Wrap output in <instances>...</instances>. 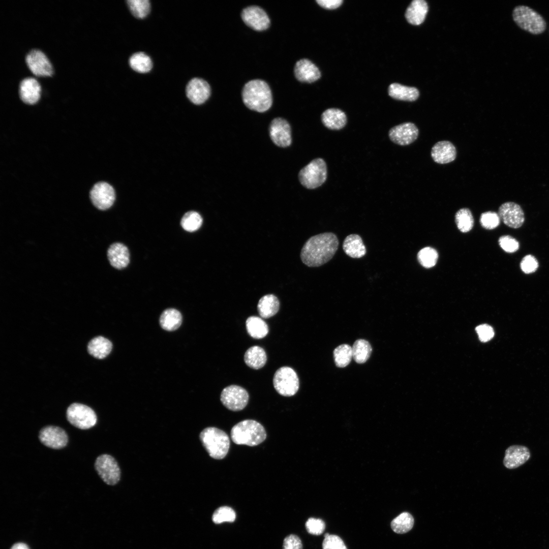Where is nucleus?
Masks as SVG:
<instances>
[{"mask_svg": "<svg viewBox=\"0 0 549 549\" xmlns=\"http://www.w3.org/2000/svg\"><path fill=\"white\" fill-rule=\"evenodd\" d=\"M339 245L338 238L332 232H324L312 236L301 249V260L309 267L323 265L333 258Z\"/></svg>", "mask_w": 549, "mask_h": 549, "instance_id": "nucleus-1", "label": "nucleus"}, {"mask_svg": "<svg viewBox=\"0 0 549 549\" xmlns=\"http://www.w3.org/2000/svg\"><path fill=\"white\" fill-rule=\"evenodd\" d=\"M242 99L248 108L259 112L267 111L272 103L270 88L261 79H254L247 82L242 88Z\"/></svg>", "mask_w": 549, "mask_h": 549, "instance_id": "nucleus-2", "label": "nucleus"}, {"mask_svg": "<svg viewBox=\"0 0 549 549\" xmlns=\"http://www.w3.org/2000/svg\"><path fill=\"white\" fill-rule=\"evenodd\" d=\"M231 438L236 444L255 446L265 440L266 433L259 422L247 419L239 422L232 427Z\"/></svg>", "mask_w": 549, "mask_h": 549, "instance_id": "nucleus-3", "label": "nucleus"}, {"mask_svg": "<svg viewBox=\"0 0 549 549\" xmlns=\"http://www.w3.org/2000/svg\"><path fill=\"white\" fill-rule=\"evenodd\" d=\"M199 438L203 446L212 458L221 460L228 453L230 440L224 431L215 427H207L201 431Z\"/></svg>", "mask_w": 549, "mask_h": 549, "instance_id": "nucleus-4", "label": "nucleus"}, {"mask_svg": "<svg viewBox=\"0 0 549 549\" xmlns=\"http://www.w3.org/2000/svg\"><path fill=\"white\" fill-rule=\"evenodd\" d=\"M513 20L522 29L534 35L543 33L546 23L537 12L526 6L516 7L512 13Z\"/></svg>", "mask_w": 549, "mask_h": 549, "instance_id": "nucleus-5", "label": "nucleus"}, {"mask_svg": "<svg viewBox=\"0 0 549 549\" xmlns=\"http://www.w3.org/2000/svg\"><path fill=\"white\" fill-rule=\"evenodd\" d=\"M327 166L324 160L316 158L304 167L299 172L300 184L309 189L321 186L327 178Z\"/></svg>", "mask_w": 549, "mask_h": 549, "instance_id": "nucleus-6", "label": "nucleus"}, {"mask_svg": "<svg viewBox=\"0 0 549 549\" xmlns=\"http://www.w3.org/2000/svg\"><path fill=\"white\" fill-rule=\"evenodd\" d=\"M68 421L75 427L87 430L97 423V417L95 411L89 407L80 403H73L67 409Z\"/></svg>", "mask_w": 549, "mask_h": 549, "instance_id": "nucleus-7", "label": "nucleus"}, {"mask_svg": "<svg viewBox=\"0 0 549 549\" xmlns=\"http://www.w3.org/2000/svg\"><path fill=\"white\" fill-rule=\"evenodd\" d=\"M273 384L280 394L291 396L298 391L299 383L297 374L293 369L289 367H282L275 372Z\"/></svg>", "mask_w": 549, "mask_h": 549, "instance_id": "nucleus-8", "label": "nucleus"}, {"mask_svg": "<svg viewBox=\"0 0 549 549\" xmlns=\"http://www.w3.org/2000/svg\"><path fill=\"white\" fill-rule=\"evenodd\" d=\"M95 468L102 480L108 485H115L120 478L119 466L111 455L103 454L99 455L95 462Z\"/></svg>", "mask_w": 549, "mask_h": 549, "instance_id": "nucleus-9", "label": "nucleus"}, {"mask_svg": "<svg viewBox=\"0 0 549 549\" xmlns=\"http://www.w3.org/2000/svg\"><path fill=\"white\" fill-rule=\"evenodd\" d=\"M220 400L223 405L228 409L238 411L242 410L247 406L249 401V394L243 387L232 385L222 390Z\"/></svg>", "mask_w": 549, "mask_h": 549, "instance_id": "nucleus-10", "label": "nucleus"}, {"mask_svg": "<svg viewBox=\"0 0 549 549\" xmlns=\"http://www.w3.org/2000/svg\"><path fill=\"white\" fill-rule=\"evenodd\" d=\"M113 187L106 182L96 184L90 191V198L93 205L100 210L109 208L115 200Z\"/></svg>", "mask_w": 549, "mask_h": 549, "instance_id": "nucleus-11", "label": "nucleus"}, {"mask_svg": "<svg viewBox=\"0 0 549 549\" xmlns=\"http://www.w3.org/2000/svg\"><path fill=\"white\" fill-rule=\"evenodd\" d=\"M39 439L45 446L55 449H59L66 446L68 442V436L62 428L53 425L43 428L39 432Z\"/></svg>", "mask_w": 549, "mask_h": 549, "instance_id": "nucleus-12", "label": "nucleus"}, {"mask_svg": "<svg viewBox=\"0 0 549 549\" xmlns=\"http://www.w3.org/2000/svg\"><path fill=\"white\" fill-rule=\"evenodd\" d=\"M26 64L36 76H49L53 73V69L49 60L45 54L39 49L31 50L25 56Z\"/></svg>", "mask_w": 549, "mask_h": 549, "instance_id": "nucleus-13", "label": "nucleus"}, {"mask_svg": "<svg viewBox=\"0 0 549 549\" xmlns=\"http://www.w3.org/2000/svg\"><path fill=\"white\" fill-rule=\"evenodd\" d=\"M241 16L245 23L255 30H265L270 25L268 16L262 8L257 6H250L243 9Z\"/></svg>", "mask_w": 549, "mask_h": 549, "instance_id": "nucleus-14", "label": "nucleus"}, {"mask_svg": "<svg viewBox=\"0 0 549 549\" xmlns=\"http://www.w3.org/2000/svg\"><path fill=\"white\" fill-rule=\"evenodd\" d=\"M269 132L271 140L277 146L285 147L291 144V128L285 119L274 118L269 125Z\"/></svg>", "mask_w": 549, "mask_h": 549, "instance_id": "nucleus-15", "label": "nucleus"}, {"mask_svg": "<svg viewBox=\"0 0 549 549\" xmlns=\"http://www.w3.org/2000/svg\"><path fill=\"white\" fill-rule=\"evenodd\" d=\"M498 214L505 225L513 228L520 227L525 220L522 208L512 202L503 203L499 208Z\"/></svg>", "mask_w": 549, "mask_h": 549, "instance_id": "nucleus-16", "label": "nucleus"}, {"mask_svg": "<svg viewBox=\"0 0 549 549\" xmlns=\"http://www.w3.org/2000/svg\"><path fill=\"white\" fill-rule=\"evenodd\" d=\"M418 135V129L412 123H405L395 126L389 131L390 139L400 145H407L413 142Z\"/></svg>", "mask_w": 549, "mask_h": 549, "instance_id": "nucleus-17", "label": "nucleus"}, {"mask_svg": "<svg viewBox=\"0 0 549 549\" xmlns=\"http://www.w3.org/2000/svg\"><path fill=\"white\" fill-rule=\"evenodd\" d=\"M186 95L194 104H202L209 97L210 87L207 81L203 79L194 78L191 79L186 87Z\"/></svg>", "mask_w": 549, "mask_h": 549, "instance_id": "nucleus-18", "label": "nucleus"}, {"mask_svg": "<svg viewBox=\"0 0 549 549\" xmlns=\"http://www.w3.org/2000/svg\"><path fill=\"white\" fill-rule=\"evenodd\" d=\"M530 456V451L527 447L519 445H511L505 450L503 465L507 469H515L524 464Z\"/></svg>", "mask_w": 549, "mask_h": 549, "instance_id": "nucleus-19", "label": "nucleus"}, {"mask_svg": "<svg viewBox=\"0 0 549 549\" xmlns=\"http://www.w3.org/2000/svg\"><path fill=\"white\" fill-rule=\"evenodd\" d=\"M41 87L37 80L33 77L23 79L19 86V95L21 100L27 104H34L40 97Z\"/></svg>", "mask_w": 549, "mask_h": 549, "instance_id": "nucleus-20", "label": "nucleus"}, {"mask_svg": "<svg viewBox=\"0 0 549 549\" xmlns=\"http://www.w3.org/2000/svg\"><path fill=\"white\" fill-rule=\"evenodd\" d=\"M296 78L300 82L312 83L320 78L318 68L311 60L303 58L297 61L294 69Z\"/></svg>", "mask_w": 549, "mask_h": 549, "instance_id": "nucleus-21", "label": "nucleus"}, {"mask_svg": "<svg viewBox=\"0 0 549 549\" xmlns=\"http://www.w3.org/2000/svg\"><path fill=\"white\" fill-rule=\"evenodd\" d=\"M456 149L448 141H441L432 147L431 156L433 160L439 164H446L454 161L456 158Z\"/></svg>", "mask_w": 549, "mask_h": 549, "instance_id": "nucleus-22", "label": "nucleus"}, {"mask_svg": "<svg viewBox=\"0 0 549 549\" xmlns=\"http://www.w3.org/2000/svg\"><path fill=\"white\" fill-rule=\"evenodd\" d=\"M108 260L113 267L122 269L126 267L130 261V254L127 247L121 243L112 244L107 251Z\"/></svg>", "mask_w": 549, "mask_h": 549, "instance_id": "nucleus-23", "label": "nucleus"}, {"mask_svg": "<svg viewBox=\"0 0 549 549\" xmlns=\"http://www.w3.org/2000/svg\"><path fill=\"white\" fill-rule=\"evenodd\" d=\"M345 253L352 258H360L367 253V249L361 237L358 234H351L346 237L343 242Z\"/></svg>", "mask_w": 549, "mask_h": 549, "instance_id": "nucleus-24", "label": "nucleus"}, {"mask_svg": "<svg viewBox=\"0 0 549 549\" xmlns=\"http://www.w3.org/2000/svg\"><path fill=\"white\" fill-rule=\"evenodd\" d=\"M428 11V6L425 1L414 0L407 8L405 17L409 23L418 25L424 21Z\"/></svg>", "mask_w": 549, "mask_h": 549, "instance_id": "nucleus-25", "label": "nucleus"}, {"mask_svg": "<svg viewBox=\"0 0 549 549\" xmlns=\"http://www.w3.org/2000/svg\"><path fill=\"white\" fill-rule=\"evenodd\" d=\"M321 120L328 129L338 130L346 125L347 117L342 110L337 108H329L322 113Z\"/></svg>", "mask_w": 549, "mask_h": 549, "instance_id": "nucleus-26", "label": "nucleus"}, {"mask_svg": "<svg viewBox=\"0 0 549 549\" xmlns=\"http://www.w3.org/2000/svg\"><path fill=\"white\" fill-rule=\"evenodd\" d=\"M112 348V344L109 340L99 336L90 341L87 346V350L93 356L102 359L110 353Z\"/></svg>", "mask_w": 549, "mask_h": 549, "instance_id": "nucleus-27", "label": "nucleus"}, {"mask_svg": "<svg viewBox=\"0 0 549 549\" xmlns=\"http://www.w3.org/2000/svg\"><path fill=\"white\" fill-rule=\"evenodd\" d=\"M388 94L392 98L399 100L414 101L419 96L418 89L414 87H408L399 83H393L388 87Z\"/></svg>", "mask_w": 549, "mask_h": 549, "instance_id": "nucleus-28", "label": "nucleus"}, {"mask_svg": "<svg viewBox=\"0 0 549 549\" xmlns=\"http://www.w3.org/2000/svg\"><path fill=\"white\" fill-rule=\"evenodd\" d=\"M280 302L278 298L273 294H267L259 300L257 310L260 316L263 318H268L278 312Z\"/></svg>", "mask_w": 549, "mask_h": 549, "instance_id": "nucleus-29", "label": "nucleus"}, {"mask_svg": "<svg viewBox=\"0 0 549 549\" xmlns=\"http://www.w3.org/2000/svg\"><path fill=\"white\" fill-rule=\"evenodd\" d=\"M244 360L248 367L258 370L265 364L267 356L262 348L254 346L249 348L246 351L244 355Z\"/></svg>", "mask_w": 549, "mask_h": 549, "instance_id": "nucleus-30", "label": "nucleus"}, {"mask_svg": "<svg viewBox=\"0 0 549 549\" xmlns=\"http://www.w3.org/2000/svg\"><path fill=\"white\" fill-rule=\"evenodd\" d=\"M246 325L248 333L254 339L263 338L268 332L267 324L259 317H249L246 320Z\"/></svg>", "mask_w": 549, "mask_h": 549, "instance_id": "nucleus-31", "label": "nucleus"}, {"mask_svg": "<svg viewBox=\"0 0 549 549\" xmlns=\"http://www.w3.org/2000/svg\"><path fill=\"white\" fill-rule=\"evenodd\" d=\"M182 316L180 313L174 309H168L164 311L160 318L161 327L167 331L177 329L181 325Z\"/></svg>", "mask_w": 549, "mask_h": 549, "instance_id": "nucleus-32", "label": "nucleus"}, {"mask_svg": "<svg viewBox=\"0 0 549 549\" xmlns=\"http://www.w3.org/2000/svg\"><path fill=\"white\" fill-rule=\"evenodd\" d=\"M352 357L358 363H363L367 361L372 352V347L366 340H356L352 347Z\"/></svg>", "mask_w": 549, "mask_h": 549, "instance_id": "nucleus-33", "label": "nucleus"}, {"mask_svg": "<svg viewBox=\"0 0 549 549\" xmlns=\"http://www.w3.org/2000/svg\"><path fill=\"white\" fill-rule=\"evenodd\" d=\"M129 64L132 69L141 73L148 72L152 67L150 58L141 52L133 54L130 58Z\"/></svg>", "mask_w": 549, "mask_h": 549, "instance_id": "nucleus-34", "label": "nucleus"}, {"mask_svg": "<svg viewBox=\"0 0 549 549\" xmlns=\"http://www.w3.org/2000/svg\"><path fill=\"white\" fill-rule=\"evenodd\" d=\"M414 525V518L409 512H404L391 522L392 530L396 533L404 534L409 531Z\"/></svg>", "mask_w": 549, "mask_h": 549, "instance_id": "nucleus-35", "label": "nucleus"}, {"mask_svg": "<svg viewBox=\"0 0 549 549\" xmlns=\"http://www.w3.org/2000/svg\"><path fill=\"white\" fill-rule=\"evenodd\" d=\"M458 229L462 232L470 231L473 227L474 219L471 211L467 208L459 209L455 216Z\"/></svg>", "mask_w": 549, "mask_h": 549, "instance_id": "nucleus-36", "label": "nucleus"}, {"mask_svg": "<svg viewBox=\"0 0 549 549\" xmlns=\"http://www.w3.org/2000/svg\"><path fill=\"white\" fill-rule=\"evenodd\" d=\"M202 222V218L199 213L194 211H190L183 216L180 224L186 231L194 232L199 229Z\"/></svg>", "mask_w": 549, "mask_h": 549, "instance_id": "nucleus-37", "label": "nucleus"}, {"mask_svg": "<svg viewBox=\"0 0 549 549\" xmlns=\"http://www.w3.org/2000/svg\"><path fill=\"white\" fill-rule=\"evenodd\" d=\"M334 361L338 367L344 368L349 364L352 357V347L347 344L337 347L333 351Z\"/></svg>", "mask_w": 549, "mask_h": 549, "instance_id": "nucleus-38", "label": "nucleus"}, {"mask_svg": "<svg viewBox=\"0 0 549 549\" xmlns=\"http://www.w3.org/2000/svg\"><path fill=\"white\" fill-rule=\"evenodd\" d=\"M127 3L132 14L138 18H143L149 13L150 4L148 0H128Z\"/></svg>", "mask_w": 549, "mask_h": 549, "instance_id": "nucleus-39", "label": "nucleus"}, {"mask_svg": "<svg viewBox=\"0 0 549 549\" xmlns=\"http://www.w3.org/2000/svg\"><path fill=\"white\" fill-rule=\"evenodd\" d=\"M438 258L437 251L431 247H425L417 254V259L420 264L425 268H431L436 264Z\"/></svg>", "mask_w": 549, "mask_h": 549, "instance_id": "nucleus-40", "label": "nucleus"}, {"mask_svg": "<svg viewBox=\"0 0 549 549\" xmlns=\"http://www.w3.org/2000/svg\"><path fill=\"white\" fill-rule=\"evenodd\" d=\"M236 518L234 510L229 506H221L218 508L212 515V520L216 524L225 522H233Z\"/></svg>", "mask_w": 549, "mask_h": 549, "instance_id": "nucleus-41", "label": "nucleus"}, {"mask_svg": "<svg viewBox=\"0 0 549 549\" xmlns=\"http://www.w3.org/2000/svg\"><path fill=\"white\" fill-rule=\"evenodd\" d=\"M500 219L498 214L494 211H486L481 215L480 223L482 227L486 229H493L500 224Z\"/></svg>", "mask_w": 549, "mask_h": 549, "instance_id": "nucleus-42", "label": "nucleus"}, {"mask_svg": "<svg viewBox=\"0 0 549 549\" xmlns=\"http://www.w3.org/2000/svg\"><path fill=\"white\" fill-rule=\"evenodd\" d=\"M323 549H347L343 540L338 536L326 533L322 543Z\"/></svg>", "mask_w": 549, "mask_h": 549, "instance_id": "nucleus-43", "label": "nucleus"}, {"mask_svg": "<svg viewBox=\"0 0 549 549\" xmlns=\"http://www.w3.org/2000/svg\"><path fill=\"white\" fill-rule=\"evenodd\" d=\"M305 526L308 532L314 535H321L325 529V524L322 520L313 517L307 520Z\"/></svg>", "mask_w": 549, "mask_h": 549, "instance_id": "nucleus-44", "label": "nucleus"}, {"mask_svg": "<svg viewBox=\"0 0 549 549\" xmlns=\"http://www.w3.org/2000/svg\"><path fill=\"white\" fill-rule=\"evenodd\" d=\"M499 243L501 248L505 252L513 253L516 251L519 248L518 241L513 237L509 235H503L501 236L499 240Z\"/></svg>", "mask_w": 549, "mask_h": 549, "instance_id": "nucleus-45", "label": "nucleus"}, {"mask_svg": "<svg viewBox=\"0 0 549 549\" xmlns=\"http://www.w3.org/2000/svg\"><path fill=\"white\" fill-rule=\"evenodd\" d=\"M522 270L525 273H530L535 271L538 266L536 259L532 255L525 256L521 262Z\"/></svg>", "mask_w": 549, "mask_h": 549, "instance_id": "nucleus-46", "label": "nucleus"}, {"mask_svg": "<svg viewBox=\"0 0 549 549\" xmlns=\"http://www.w3.org/2000/svg\"><path fill=\"white\" fill-rule=\"evenodd\" d=\"M476 331L479 340L483 342L490 341L494 335L493 328L487 324H482L478 326L476 328Z\"/></svg>", "mask_w": 549, "mask_h": 549, "instance_id": "nucleus-47", "label": "nucleus"}, {"mask_svg": "<svg viewBox=\"0 0 549 549\" xmlns=\"http://www.w3.org/2000/svg\"><path fill=\"white\" fill-rule=\"evenodd\" d=\"M283 549H302L301 541L297 535L290 534L284 539Z\"/></svg>", "mask_w": 549, "mask_h": 549, "instance_id": "nucleus-48", "label": "nucleus"}, {"mask_svg": "<svg viewBox=\"0 0 549 549\" xmlns=\"http://www.w3.org/2000/svg\"><path fill=\"white\" fill-rule=\"evenodd\" d=\"M316 2L321 7L327 9H334L339 7L343 3L342 0H317Z\"/></svg>", "mask_w": 549, "mask_h": 549, "instance_id": "nucleus-49", "label": "nucleus"}, {"mask_svg": "<svg viewBox=\"0 0 549 549\" xmlns=\"http://www.w3.org/2000/svg\"><path fill=\"white\" fill-rule=\"evenodd\" d=\"M11 549H29V548L23 543H17L15 544Z\"/></svg>", "mask_w": 549, "mask_h": 549, "instance_id": "nucleus-50", "label": "nucleus"}]
</instances>
